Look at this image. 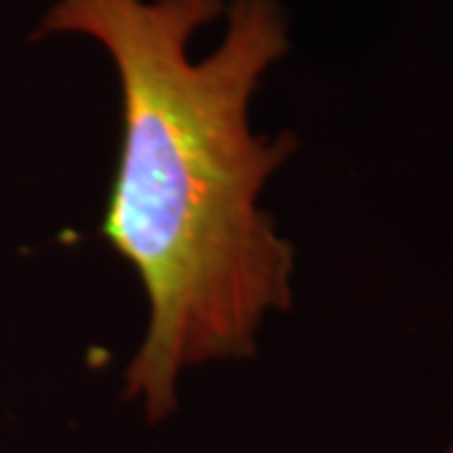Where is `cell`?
Here are the masks:
<instances>
[{"label": "cell", "instance_id": "cell-1", "mask_svg": "<svg viewBox=\"0 0 453 453\" xmlns=\"http://www.w3.org/2000/svg\"><path fill=\"white\" fill-rule=\"evenodd\" d=\"M225 0H58L38 35L83 33L111 53L124 139L104 237L142 277L149 327L127 398L164 421L181 371L255 350L267 312L292 303L295 255L257 207L295 139L255 136L250 101L288 53L275 0H232L222 46L189 58Z\"/></svg>", "mask_w": 453, "mask_h": 453}, {"label": "cell", "instance_id": "cell-2", "mask_svg": "<svg viewBox=\"0 0 453 453\" xmlns=\"http://www.w3.org/2000/svg\"><path fill=\"white\" fill-rule=\"evenodd\" d=\"M443 453H453V441L446 446V449H443Z\"/></svg>", "mask_w": 453, "mask_h": 453}]
</instances>
